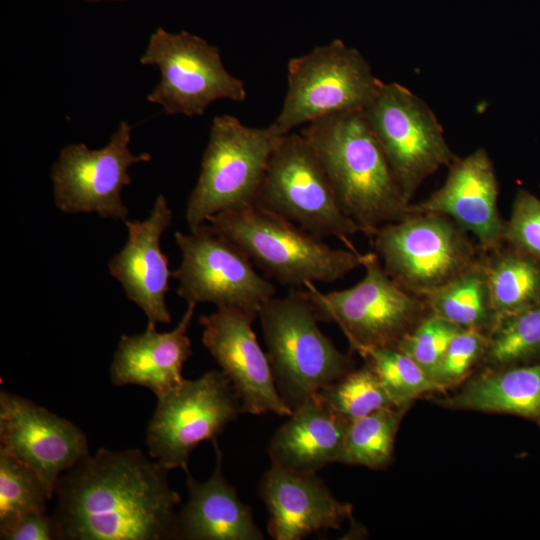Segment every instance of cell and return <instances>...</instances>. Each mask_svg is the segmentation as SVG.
<instances>
[{
  "instance_id": "6da1fadb",
  "label": "cell",
  "mask_w": 540,
  "mask_h": 540,
  "mask_svg": "<svg viewBox=\"0 0 540 540\" xmlns=\"http://www.w3.org/2000/svg\"><path fill=\"white\" fill-rule=\"evenodd\" d=\"M168 471L138 449L89 453L57 482L58 539H177L181 499Z\"/></svg>"
},
{
  "instance_id": "7a4b0ae2",
  "label": "cell",
  "mask_w": 540,
  "mask_h": 540,
  "mask_svg": "<svg viewBox=\"0 0 540 540\" xmlns=\"http://www.w3.org/2000/svg\"><path fill=\"white\" fill-rule=\"evenodd\" d=\"M301 134L319 158L337 201L370 237L409 214V204L363 110L332 114Z\"/></svg>"
},
{
  "instance_id": "3957f363",
  "label": "cell",
  "mask_w": 540,
  "mask_h": 540,
  "mask_svg": "<svg viewBox=\"0 0 540 540\" xmlns=\"http://www.w3.org/2000/svg\"><path fill=\"white\" fill-rule=\"evenodd\" d=\"M237 245L269 278L283 286L332 283L362 267L366 254L333 248L256 204L220 212L206 222Z\"/></svg>"
},
{
  "instance_id": "277c9868",
  "label": "cell",
  "mask_w": 540,
  "mask_h": 540,
  "mask_svg": "<svg viewBox=\"0 0 540 540\" xmlns=\"http://www.w3.org/2000/svg\"><path fill=\"white\" fill-rule=\"evenodd\" d=\"M258 317L278 391L292 410L354 369L319 328L305 290L270 298Z\"/></svg>"
},
{
  "instance_id": "5b68a950",
  "label": "cell",
  "mask_w": 540,
  "mask_h": 540,
  "mask_svg": "<svg viewBox=\"0 0 540 540\" xmlns=\"http://www.w3.org/2000/svg\"><path fill=\"white\" fill-rule=\"evenodd\" d=\"M283 134L274 123L253 128L231 115L213 119L185 217L189 229L212 216L255 204L270 156Z\"/></svg>"
},
{
  "instance_id": "8992f818",
  "label": "cell",
  "mask_w": 540,
  "mask_h": 540,
  "mask_svg": "<svg viewBox=\"0 0 540 540\" xmlns=\"http://www.w3.org/2000/svg\"><path fill=\"white\" fill-rule=\"evenodd\" d=\"M363 278L350 288L321 292L314 283L305 293L319 321L336 323L350 349L396 348L430 314L422 297L401 288L384 270L375 252L366 253Z\"/></svg>"
},
{
  "instance_id": "52a82bcc",
  "label": "cell",
  "mask_w": 540,
  "mask_h": 540,
  "mask_svg": "<svg viewBox=\"0 0 540 540\" xmlns=\"http://www.w3.org/2000/svg\"><path fill=\"white\" fill-rule=\"evenodd\" d=\"M387 274L404 290L424 298L480 262L483 251L451 218L409 213L372 237Z\"/></svg>"
},
{
  "instance_id": "ba28073f",
  "label": "cell",
  "mask_w": 540,
  "mask_h": 540,
  "mask_svg": "<svg viewBox=\"0 0 540 540\" xmlns=\"http://www.w3.org/2000/svg\"><path fill=\"white\" fill-rule=\"evenodd\" d=\"M255 204L312 234L334 237L356 250L351 237L363 233L340 207L327 174L308 140L283 135L275 146Z\"/></svg>"
},
{
  "instance_id": "9c48e42d",
  "label": "cell",
  "mask_w": 540,
  "mask_h": 540,
  "mask_svg": "<svg viewBox=\"0 0 540 540\" xmlns=\"http://www.w3.org/2000/svg\"><path fill=\"white\" fill-rule=\"evenodd\" d=\"M382 81L355 48L336 39L288 63V89L273 122L285 135L323 117L364 110Z\"/></svg>"
},
{
  "instance_id": "30bf717a",
  "label": "cell",
  "mask_w": 540,
  "mask_h": 540,
  "mask_svg": "<svg viewBox=\"0 0 540 540\" xmlns=\"http://www.w3.org/2000/svg\"><path fill=\"white\" fill-rule=\"evenodd\" d=\"M363 112L408 203L429 176L456 157L432 109L399 83L382 82Z\"/></svg>"
},
{
  "instance_id": "8fae6325",
  "label": "cell",
  "mask_w": 540,
  "mask_h": 540,
  "mask_svg": "<svg viewBox=\"0 0 540 540\" xmlns=\"http://www.w3.org/2000/svg\"><path fill=\"white\" fill-rule=\"evenodd\" d=\"M241 413L239 397L222 371L209 370L197 379H185L157 398L146 432L149 454L168 470L185 472L192 451L204 441L216 443Z\"/></svg>"
},
{
  "instance_id": "7c38bea8",
  "label": "cell",
  "mask_w": 540,
  "mask_h": 540,
  "mask_svg": "<svg viewBox=\"0 0 540 540\" xmlns=\"http://www.w3.org/2000/svg\"><path fill=\"white\" fill-rule=\"evenodd\" d=\"M174 238L182 258L172 277L178 282L177 294L187 303L238 308L257 318L261 306L275 296L273 283L208 223L189 233L177 231Z\"/></svg>"
},
{
  "instance_id": "4fadbf2b",
  "label": "cell",
  "mask_w": 540,
  "mask_h": 540,
  "mask_svg": "<svg viewBox=\"0 0 540 540\" xmlns=\"http://www.w3.org/2000/svg\"><path fill=\"white\" fill-rule=\"evenodd\" d=\"M140 63L159 67L161 80L147 100L167 114L201 116L214 101L242 102L247 97L244 83L223 65L219 49L186 31L158 28Z\"/></svg>"
},
{
  "instance_id": "5bb4252c",
  "label": "cell",
  "mask_w": 540,
  "mask_h": 540,
  "mask_svg": "<svg viewBox=\"0 0 540 540\" xmlns=\"http://www.w3.org/2000/svg\"><path fill=\"white\" fill-rule=\"evenodd\" d=\"M131 130L130 124L122 121L103 148L91 150L85 144H70L60 151L50 174L54 203L60 211L127 220L121 191L131 183L128 169L151 159L147 152L131 153Z\"/></svg>"
},
{
  "instance_id": "9a60e30c",
  "label": "cell",
  "mask_w": 540,
  "mask_h": 540,
  "mask_svg": "<svg viewBox=\"0 0 540 540\" xmlns=\"http://www.w3.org/2000/svg\"><path fill=\"white\" fill-rule=\"evenodd\" d=\"M0 451L32 469L54 497L60 476L88 455L84 432L31 400L0 392Z\"/></svg>"
},
{
  "instance_id": "2e32d148",
  "label": "cell",
  "mask_w": 540,
  "mask_h": 540,
  "mask_svg": "<svg viewBox=\"0 0 540 540\" xmlns=\"http://www.w3.org/2000/svg\"><path fill=\"white\" fill-rule=\"evenodd\" d=\"M255 319L238 308L216 307L199 317L202 343L229 378L242 413L288 417L292 409L280 395L267 353L258 343Z\"/></svg>"
},
{
  "instance_id": "e0dca14e",
  "label": "cell",
  "mask_w": 540,
  "mask_h": 540,
  "mask_svg": "<svg viewBox=\"0 0 540 540\" xmlns=\"http://www.w3.org/2000/svg\"><path fill=\"white\" fill-rule=\"evenodd\" d=\"M498 180L488 152L480 147L448 166L444 184L425 200L410 203L409 213L447 216L472 233L483 252L506 242V220L498 209Z\"/></svg>"
},
{
  "instance_id": "ac0fdd59",
  "label": "cell",
  "mask_w": 540,
  "mask_h": 540,
  "mask_svg": "<svg viewBox=\"0 0 540 540\" xmlns=\"http://www.w3.org/2000/svg\"><path fill=\"white\" fill-rule=\"evenodd\" d=\"M172 217L166 197L159 194L146 219L124 221L127 241L108 263L110 275L121 284L127 298L145 313L147 325L153 327L171 321L166 294L172 272L160 239Z\"/></svg>"
},
{
  "instance_id": "d6986e66",
  "label": "cell",
  "mask_w": 540,
  "mask_h": 540,
  "mask_svg": "<svg viewBox=\"0 0 540 540\" xmlns=\"http://www.w3.org/2000/svg\"><path fill=\"white\" fill-rule=\"evenodd\" d=\"M259 496L275 540H301L312 533L340 529L352 506L339 501L317 473L299 472L271 463L263 474Z\"/></svg>"
},
{
  "instance_id": "ffe728a7",
  "label": "cell",
  "mask_w": 540,
  "mask_h": 540,
  "mask_svg": "<svg viewBox=\"0 0 540 540\" xmlns=\"http://www.w3.org/2000/svg\"><path fill=\"white\" fill-rule=\"evenodd\" d=\"M187 308L174 329L158 332L148 326L142 333L122 335L110 365V380L115 386L138 385L161 397L177 388L185 378L184 363L192 354L188 336L195 307Z\"/></svg>"
},
{
  "instance_id": "44dd1931",
  "label": "cell",
  "mask_w": 540,
  "mask_h": 540,
  "mask_svg": "<svg viewBox=\"0 0 540 540\" xmlns=\"http://www.w3.org/2000/svg\"><path fill=\"white\" fill-rule=\"evenodd\" d=\"M217 460L212 475L197 481L189 473L188 501L178 512L177 539L262 540L252 511L243 503L222 471V453L214 443Z\"/></svg>"
},
{
  "instance_id": "7402d4cb",
  "label": "cell",
  "mask_w": 540,
  "mask_h": 540,
  "mask_svg": "<svg viewBox=\"0 0 540 540\" xmlns=\"http://www.w3.org/2000/svg\"><path fill=\"white\" fill-rule=\"evenodd\" d=\"M349 423L333 414L315 395L294 408L276 430L268 447L270 461L306 473L341 463Z\"/></svg>"
},
{
  "instance_id": "603a6c76",
  "label": "cell",
  "mask_w": 540,
  "mask_h": 540,
  "mask_svg": "<svg viewBox=\"0 0 540 540\" xmlns=\"http://www.w3.org/2000/svg\"><path fill=\"white\" fill-rule=\"evenodd\" d=\"M437 400L445 408L511 414L540 426V361L483 368L457 393Z\"/></svg>"
},
{
  "instance_id": "cb8c5ba5",
  "label": "cell",
  "mask_w": 540,
  "mask_h": 540,
  "mask_svg": "<svg viewBox=\"0 0 540 540\" xmlns=\"http://www.w3.org/2000/svg\"><path fill=\"white\" fill-rule=\"evenodd\" d=\"M492 304L498 320L540 302V262L504 243L483 252Z\"/></svg>"
},
{
  "instance_id": "d4e9b609",
  "label": "cell",
  "mask_w": 540,
  "mask_h": 540,
  "mask_svg": "<svg viewBox=\"0 0 540 540\" xmlns=\"http://www.w3.org/2000/svg\"><path fill=\"white\" fill-rule=\"evenodd\" d=\"M424 300L431 314L462 329H475L489 334L498 321L483 255L479 263L426 295Z\"/></svg>"
},
{
  "instance_id": "484cf974",
  "label": "cell",
  "mask_w": 540,
  "mask_h": 540,
  "mask_svg": "<svg viewBox=\"0 0 540 540\" xmlns=\"http://www.w3.org/2000/svg\"><path fill=\"white\" fill-rule=\"evenodd\" d=\"M409 406L386 407L348 425L341 464L378 470L388 466L401 420Z\"/></svg>"
},
{
  "instance_id": "4316f807",
  "label": "cell",
  "mask_w": 540,
  "mask_h": 540,
  "mask_svg": "<svg viewBox=\"0 0 540 540\" xmlns=\"http://www.w3.org/2000/svg\"><path fill=\"white\" fill-rule=\"evenodd\" d=\"M540 361V302L499 319L488 334L483 368L531 364Z\"/></svg>"
},
{
  "instance_id": "83f0119b",
  "label": "cell",
  "mask_w": 540,
  "mask_h": 540,
  "mask_svg": "<svg viewBox=\"0 0 540 540\" xmlns=\"http://www.w3.org/2000/svg\"><path fill=\"white\" fill-rule=\"evenodd\" d=\"M317 397L336 416L351 422L395 406L373 368L366 363L321 390Z\"/></svg>"
},
{
  "instance_id": "f1b7e54d",
  "label": "cell",
  "mask_w": 540,
  "mask_h": 540,
  "mask_svg": "<svg viewBox=\"0 0 540 540\" xmlns=\"http://www.w3.org/2000/svg\"><path fill=\"white\" fill-rule=\"evenodd\" d=\"M360 356L373 368L397 407L410 406L419 397L440 392L423 369L397 348H371Z\"/></svg>"
},
{
  "instance_id": "f546056e",
  "label": "cell",
  "mask_w": 540,
  "mask_h": 540,
  "mask_svg": "<svg viewBox=\"0 0 540 540\" xmlns=\"http://www.w3.org/2000/svg\"><path fill=\"white\" fill-rule=\"evenodd\" d=\"M50 499L44 483L32 469L0 451V530L25 514L46 512Z\"/></svg>"
},
{
  "instance_id": "4dcf8cb0",
  "label": "cell",
  "mask_w": 540,
  "mask_h": 540,
  "mask_svg": "<svg viewBox=\"0 0 540 540\" xmlns=\"http://www.w3.org/2000/svg\"><path fill=\"white\" fill-rule=\"evenodd\" d=\"M488 334L475 329H461L451 340L432 381L440 392L465 382L481 365Z\"/></svg>"
},
{
  "instance_id": "1f68e13d",
  "label": "cell",
  "mask_w": 540,
  "mask_h": 540,
  "mask_svg": "<svg viewBox=\"0 0 540 540\" xmlns=\"http://www.w3.org/2000/svg\"><path fill=\"white\" fill-rule=\"evenodd\" d=\"M461 329L430 313L396 348L411 357L432 380L451 340Z\"/></svg>"
},
{
  "instance_id": "d6a6232c",
  "label": "cell",
  "mask_w": 540,
  "mask_h": 540,
  "mask_svg": "<svg viewBox=\"0 0 540 540\" xmlns=\"http://www.w3.org/2000/svg\"><path fill=\"white\" fill-rule=\"evenodd\" d=\"M506 243L540 262V199L526 189H518L512 201Z\"/></svg>"
},
{
  "instance_id": "836d02e7",
  "label": "cell",
  "mask_w": 540,
  "mask_h": 540,
  "mask_svg": "<svg viewBox=\"0 0 540 540\" xmlns=\"http://www.w3.org/2000/svg\"><path fill=\"white\" fill-rule=\"evenodd\" d=\"M3 540H53L58 539V531L53 516L46 512H32L18 518L5 529L0 530Z\"/></svg>"
},
{
  "instance_id": "e575fe53",
  "label": "cell",
  "mask_w": 540,
  "mask_h": 540,
  "mask_svg": "<svg viewBox=\"0 0 540 540\" xmlns=\"http://www.w3.org/2000/svg\"><path fill=\"white\" fill-rule=\"evenodd\" d=\"M91 1H99V0H91Z\"/></svg>"
}]
</instances>
